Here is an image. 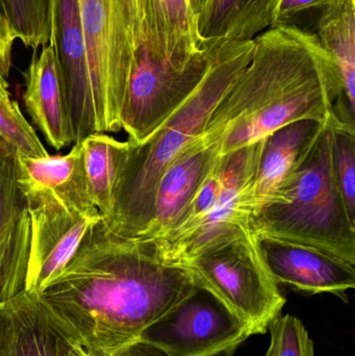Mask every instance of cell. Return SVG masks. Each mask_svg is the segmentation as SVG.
<instances>
[{"mask_svg": "<svg viewBox=\"0 0 355 356\" xmlns=\"http://www.w3.org/2000/svg\"><path fill=\"white\" fill-rule=\"evenodd\" d=\"M195 286L154 240L119 236L101 218L39 294L85 350H110L138 340Z\"/></svg>", "mask_w": 355, "mask_h": 356, "instance_id": "obj_1", "label": "cell"}, {"mask_svg": "<svg viewBox=\"0 0 355 356\" xmlns=\"http://www.w3.org/2000/svg\"><path fill=\"white\" fill-rule=\"evenodd\" d=\"M311 46H267L254 50L243 72L225 92L208 125L226 131L223 156L265 139L295 121L346 122L348 110L333 58Z\"/></svg>", "mask_w": 355, "mask_h": 356, "instance_id": "obj_2", "label": "cell"}, {"mask_svg": "<svg viewBox=\"0 0 355 356\" xmlns=\"http://www.w3.org/2000/svg\"><path fill=\"white\" fill-rule=\"evenodd\" d=\"M250 47L231 48L210 56L202 83L187 102L148 139L129 142L104 223L115 234L141 238L151 225L156 186L171 162L204 134L210 115L251 60Z\"/></svg>", "mask_w": 355, "mask_h": 356, "instance_id": "obj_3", "label": "cell"}, {"mask_svg": "<svg viewBox=\"0 0 355 356\" xmlns=\"http://www.w3.org/2000/svg\"><path fill=\"white\" fill-rule=\"evenodd\" d=\"M17 178L31 223L24 290L40 293L102 216L90 197L81 144L65 156L29 159L18 154Z\"/></svg>", "mask_w": 355, "mask_h": 356, "instance_id": "obj_4", "label": "cell"}, {"mask_svg": "<svg viewBox=\"0 0 355 356\" xmlns=\"http://www.w3.org/2000/svg\"><path fill=\"white\" fill-rule=\"evenodd\" d=\"M329 118L295 172L249 224L258 236L310 247L355 266V221L333 173Z\"/></svg>", "mask_w": 355, "mask_h": 356, "instance_id": "obj_5", "label": "cell"}, {"mask_svg": "<svg viewBox=\"0 0 355 356\" xmlns=\"http://www.w3.org/2000/svg\"><path fill=\"white\" fill-rule=\"evenodd\" d=\"M185 266L196 284L216 295L254 334H265L281 316L287 299L273 278L249 223L188 257Z\"/></svg>", "mask_w": 355, "mask_h": 356, "instance_id": "obj_6", "label": "cell"}, {"mask_svg": "<svg viewBox=\"0 0 355 356\" xmlns=\"http://www.w3.org/2000/svg\"><path fill=\"white\" fill-rule=\"evenodd\" d=\"M96 134L118 133L135 51L123 0H79Z\"/></svg>", "mask_w": 355, "mask_h": 356, "instance_id": "obj_7", "label": "cell"}, {"mask_svg": "<svg viewBox=\"0 0 355 356\" xmlns=\"http://www.w3.org/2000/svg\"><path fill=\"white\" fill-rule=\"evenodd\" d=\"M210 56H166L146 43L137 48L121 114L127 141L140 144L156 133L197 89Z\"/></svg>", "mask_w": 355, "mask_h": 356, "instance_id": "obj_8", "label": "cell"}, {"mask_svg": "<svg viewBox=\"0 0 355 356\" xmlns=\"http://www.w3.org/2000/svg\"><path fill=\"white\" fill-rule=\"evenodd\" d=\"M254 336L251 327L216 295L195 289L140 334L170 356L233 355Z\"/></svg>", "mask_w": 355, "mask_h": 356, "instance_id": "obj_9", "label": "cell"}, {"mask_svg": "<svg viewBox=\"0 0 355 356\" xmlns=\"http://www.w3.org/2000/svg\"><path fill=\"white\" fill-rule=\"evenodd\" d=\"M224 135V129L206 127L169 164L156 186L154 220L142 238H160L181 219L222 160Z\"/></svg>", "mask_w": 355, "mask_h": 356, "instance_id": "obj_10", "label": "cell"}, {"mask_svg": "<svg viewBox=\"0 0 355 356\" xmlns=\"http://www.w3.org/2000/svg\"><path fill=\"white\" fill-rule=\"evenodd\" d=\"M49 44L64 81L74 143L95 135L93 94L79 0H50Z\"/></svg>", "mask_w": 355, "mask_h": 356, "instance_id": "obj_11", "label": "cell"}, {"mask_svg": "<svg viewBox=\"0 0 355 356\" xmlns=\"http://www.w3.org/2000/svg\"><path fill=\"white\" fill-rule=\"evenodd\" d=\"M267 265L279 286L306 295L327 293L347 300L355 288V266L310 247L258 236Z\"/></svg>", "mask_w": 355, "mask_h": 356, "instance_id": "obj_12", "label": "cell"}, {"mask_svg": "<svg viewBox=\"0 0 355 356\" xmlns=\"http://www.w3.org/2000/svg\"><path fill=\"white\" fill-rule=\"evenodd\" d=\"M327 120L295 121L265 138L256 175L246 184L238 198L240 209L249 220L276 195L295 172L316 143Z\"/></svg>", "mask_w": 355, "mask_h": 356, "instance_id": "obj_13", "label": "cell"}, {"mask_svg": "<svg viewBox=\"0 0 355 356\" xmlns=\"http://www.w3.org/2000/svg\"><path fill=\"white\" fill-rule=\"evenodd\" d=\"M17 156L0 167V302L24 291L31 253V217L17 178Z\"/></svg>", "mask_w": 355, "mask_h": 356, "instance_id": "obj_14", "label": "cell"}, {"mask_svg": "<svg viewBox=\"0 0 355 356\" xmlns=\"http://www.w3.org/2000/svg\"><path fill=\"white\" fill-rule=\"evenodd\" d=\"M22 97L27 114L52 148L58 152L74 143L66 90L50 44L33 51Z\"/></svg>", "mask_w": 355, "mask_h": 356, "instance_id": "obj_15", "label": "cell"}, {"mask_svg": "<svg viewBox=\"0 0 355 356\" xmlns=\"http://www.w3.org/2000/svg\"><path fill=\"white\" fill-rule=\"evenodd\" d=\"M4 303L0 356H64L68 345L76 342L50 313L39 293L24 290Z\"/></svg>", "mask_w": 355, "mask_h": 356, "instance_id": "obj_16", "label": "cell"}, {"mask_svg": "<svg viewBox=\"0 0 355 356\" xmlns=\"http://www.w3.org/2000/svg\"><path fill=\"white\" fill-rule=\"evenodd\" d=\"M83 171L90 197L102 218L112 207L113 191L129 149V141L121 142L106 134H95L81 141Z\"/></svg>", "mask_w": 355, "mask_h": 356, "instance_id": "obj_17", "label": "cell"}, {"mask_svg": "<svg viewBox=\"0 0 355 356\" xmlns=\"http://www.w3.org/2000/svg\"><path fill=\"white\" fill-rule=\"evenodd\" d=\"M16 39L33 51L49 44L50 0H0Z\"/></svg>", "mask_w": 355, "mask_h": 356, "instance_id": "obj_18", "label": "cell"}, {"mask_svg": "<svg viewBox=\"0 0 355 356\" xmlns=\"http://www.w3.org/2000/svg\"><path fill=\"white\" fill-rule=\"evenodd\" d=\"M0 137L10 144L18 154L29 159L49 156L38 137L35 127L26 120L20 106L13 99L6 77L0 69Z\"/></svg>", "mask_w": 355, "mask_h": 356, "instance_id": "obj_19", "label": "cell"}, {"mask_svg": "<svg viewBox=\"0 0 355 356\" xmlns=\"http://www.w3.org/2000/svg\"><path fill=\"white\" fill-rule=\"evenodd\" d=\"M333 173L352 219L355 221V127L329 118Z\"/></svg>", "mask_w": 355, "mask_h": 356, "instance_id": "obj_20", "label": "cell"}, {"mask_svg": "<svg viewBox=\"0 0 355 356\" xmlns=\"http://www.w3.org/2000/svg\"><path fill=\"white\" fill-rule=\"evenodd\" d=\"M270 346L266 356H315L314 344L297 317L279 316L268 326Z\"/></svg>", "mask_w": 355, "mask_h": 356, "instance_id": "obj_21", "label": "cell"}, {"mask_svg": "<svg viewBox=\"0 0 355 356\" xmlns=\"http://www.w3.org/2000/svg\"><path fill=\"white\" fill-rule=\"evenodd\" d=\"M188 4L187 0H146V33L148 23L152 14H158V10H162L165 19L179 29H187L188 25ZM147 35V33H146Z\"/></svg>", "mask_w": 355, "mask_h": 356, "instance_id": "obj_22", "label": "cell"}, {"mask_svg": "<svg viewBox=\"0 0 355 356\" xmlns=\"http://www.w3.org/2000/svg\"><path fill=\"white\" fill-rule=\"evenodd\" d=\"M133 50L145 41L146 0H123Z\"/></svg>", "mask_w": 355, "mask_h": 356, "instance_id": "obj_23", "label": "cell"}, {"mask_svg": "<svg viewBox=\"0 0 355 356\" xmlns=\"http://www.w3.org/2000/svg\"><path fill=\"white\" fill-rule=\"evenodd\" d=\"M88 356H170L156 345L135 340L110 350H85Z\"/></svg>", "mask_w": 355, "mask_h": 356, "instance_id": "obj_24", "label": "cell"}, {"mask_svg": "<svg viewBox=\"0 0 355 356\" xmlns=\"http://www.w3.org/2000/svg\"><path fill=\"white\" fill-rule=\"evenodd\" d=\"M16 40L0 6V69L4 76L8 77L12 67L13 44Z\"/></svg>", "mask_w": 355, "mask_h": 356, "instance_id": "obj_25", "label": "cell"}, {"mask_svg": "<svg viewBox=\"0 0 355 356\" xmlns=\"http://www.w3.org/2000/svg\"><path fill=\"white\" fill-rule=\"evenodd\" d=\"M17 154V150L3 138L0 137V167L3 166L10 159L14 158Z\"/></svg>", "mask_w": 355, "mask_h": 356, "instance_id": "obj_26", "label": "cell"}, {"mask_svg": "<svg viewBox=\"0 0 355 356\" xmlns=\"http://www.w3.org/2000/svg\"><path fill=\"white\" fill-rule=\"evenodd\" d=\"M235 0H215L214 16L216 19H221L231 10Z\"/></svg>", "mask_w": 355, "mask_h": 356, "instance_id": "obj_27", "label": "cell"}, {"mask_svg": "<svg viewBox=\"0 0 355 356\" xmlns=\"http://www.w3.org/2000/svg\"><path fill=\"white\" fill-rule=\"evenodd\" d=\"M315 0H283L281 4V10H292V8H302L304 6L312 3Z\"/></svg>", "mask_w": 355, "mask_h": 356, "instance_id": "obj_28", "label": "cell"}, {"mask_svg": "<svg viewBox=\"0 0 355 356\" xmlns=\"http://www.w3.org/2000/svg\"><path fill=\"white\" fill-rule=\"evenodd\" d=\"M64 356H88L85 349L76 342H71L67 347Z\"/></svg>", "mask_w": 355, "mask_h": 356, "instance_id": "obj_29", "label": "cell"}, {"mask_svg": "<svg viewBox=\"0 0 355 356\" xmlns=\"http://www.w3.org/2000/svg\"><path fill=\"white\" fill-rule=\"evenodd\" d=\"M6 303L0 302V337H1L2 330H3L4 323H6Z\"/></svg>", "mask_w": 355, "mask_h": 356, "instance_id": "obj_30", "label": "cell"}, {"mask_svg": "<svg viewBox=\"0 0 355 356\" xmlns=\"http://www.w3.org/2000/svg\"><path fill=\"white\" fill-rule=\"evenodd\" d=\"M0 278H1V270H0Z\"/></svg>", "mask_w": 355, "mask_h": 356, "instance_id": "obj_31", "label": "cell"}]
</instances>
